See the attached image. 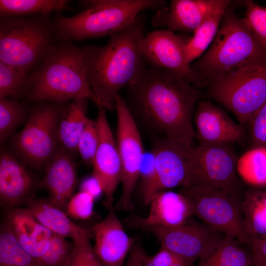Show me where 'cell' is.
I'll use <instances>...</instances> for the list:
<instances>
[{
  "label": "cell",
  "mask_w": 266,
  "mask_h": 266,
  "mask_svg": "<svg viewBox=\"0 0 266 266\" xmlns=\"http://www.w3.org/2000/svg\"><path fill=\"white\" fill-rule=\"evenodd\" d=\"M29 74L0 62V98L26 97L30 86Z\"/></svg>",
  "instance_id": "cell-32"
},
{
  "label": "cell",
  "mask_w": 266,
  "mask_h": 266,
  "mask_svg": "<svg viewBox=\"0 0 266 266\" xmlns=\"http://www.w3.org/2000/svg\"><path fill=\"white\" fill-rule=\"evenodd\" d=\"M95 253L103 266H124L125 260L136 242L125 232L114 208L100 222L91 226Z\"/></svg>",
  "instance_id": "cell-19"
},
{
  "label": "cell",
  "mask_w": 266,
  "mask_h": 266,
  "mask_svg": "<svg viewBox=\"0 0 266 266\" xmlns=\"http://www.w3.org/2000/svg\"><path fill=\"white\" fill-rule=\"evenodd\" d=\"M248 247L252 255V266H266V237L251 239Z\"/></svg>",
  "instance_id": "cell-41"
},
{
  "label": "cell",
  "mask_w": 266,
  "mask_h": 266,
  "mask_svg": "<svg viewBox=\"0 0 266 266\" xmlns=\"http://www.w3.org/2000/svg\"><path fill=\"white\" fill-rule=\"evenodd\" d=\"M29 77L26 97L29 101L62 104L69 100L87 99L96 103L87 78L83 46L72 42H55Z\"/></svg>",
  "instance_id": "cell-3"
},
{
  "label": "cell",
  "mask_w": 266,
  "mask_h": 266,
  "mask_svg": "<svg viewBox=\"0 0 266 266\" xmlns=\"http://www.w3.org/2000/svg\"><path fill=\"white\" fill-rule=\"evenodd\" d=\"M147 217H132L126 220L130 227L144 230L148 227L170 229L180 226L194 212L191 203L179 192L165 191L154 195L149 204Z\"/></svg>",
  "instance_id": "cell-18"
},
{
  "label": "cell",
  "mask_w": 266,
  "mask_h": 266,
  "mask_svg": "<svg viewBox=\"0 0 266 266\" xmlns=\"http://www.w3.org/2000/svg\"><path fill=\"white\" fill-rule=\"evenodd\" d=\"M44 171L40 188H45L49 194V200L65 211L77 181L76 166L71 153L60 146Z\"/></svg>",
  "instance_id": "cell-21"
},
{
  "label": "cell",
  "mask_w": 266,
  "mask_h": 266,
  "mask_svg": "<svg viewBox=\"0 0 266 266\" xmlns=\"http://www.w3.org/2000/svg\"><path fill=\"white\" fill-rule=\"evenodd\" d=\"M244 2L246 10L243 21L257 41L266 48V7L252 0Z\"/></svg>",
  "instance_id": "cell-36"
},
{
  "label": "cell",
  "mask_w": 266,
  "mask_h": 266,
  "mask_svg": "<svg viewBox=\"0 0 266 266\" xmlns=\"http://www.w3.org/2000/svg\"><path fill=\"white\" fill-rule=\"evenodd\" d=\"M179 192L191 203L194 216L204 224L248 246L250 240L241 209L243 193L203 187H182Z\"/></svg>",
  "instance_id": "cell-9"
},
{
  "label": "cell",
  "mask_w": 266,
  "mask_h": 266,
  "mask_svg": "<svg viewBox=\"0 0 266 266\" xmlns=\"http://www.w3.org/2000/svg\"><path fill=\"white\" fill-rule=\"evenodd\" d=\"M236 170L246 182L257 186L266 185V147H256L237 160Z\"/></svg>",
  "instance_id": "cell-29"
},
{
  "label": "cell",
  "mask_w": 266,
  "mask_h": 266,
  "mask_svg": "<svg viewBox=\"0 0 266 266\" xmlns=\"http://www.w3.org/2000/svg\"><path fill=\"white\" fill-rule=\"evenodd\" d=\"M241 209L250 240L266 237V190L250 189L244 192Z\"/></svg>",
  "instance_id": "cell-27"
},
{
  "label": "cell",
  "mask_w": 266,
  "mask_h": 266,
  "mask_svg": "<svg viewBox=\"0 0 266 266\" xmlns=\"http://www.w3.org/2000/svg\"><path fill=\"white\" fill-rule=\"evenodd\" d=\"M125 88L123 98L138 128L153 138L193 144V116L200 96L197 87L177 74L146 63Z\"/></svg>",
  "instance_id": "cell-1"
},
{
  "label": "cell",
  "mask_w": 266,
  "mask_h": 266,
  "mask_svg": "<svg viewBox=\"0 0 266 266\" xmlns=\"http://www.w3.org/2000/svg\"><path fill=\"white\" fill-rule=\"evenodd\" d=\"M220 0H172L157 10L151 19L156 27L172 31L194 32L210 14Z\"/></svg>",
  "instance_id": "cell-20"
},
{
  "label": "cell",
  "mask_w": 266,
  "mask_h": 266,
  "mask_svg": "<svg viewBox=\"0 0 266 266\" xmlns=\"http://www.w3.org/2000/svg\"><path fill=\"white\" fill-rule=\"evenodd\" d=\"M237 157L231 144L193 145L184 187H203L241 192Z\"/></svg>",
  "instance_id": "cell-10"
},
{
  "label": "cell",
  "mask_w": 266,
  "mask_h": 266,
  "mask_svg": "<svg viewBox=\"0 0 266 266\" xmlns=\"http://www.w3.org/2000/svg\"><path fill=\"white\" fill-rule=\"evenodd\" d=\"M80 191L90 194L95 199L100 197L103 193L98 181L93 175L85 178L82 181L80 185Z\"/></svg>",
  "instance_id": "cell-42"
},
{
  "label": "cell",
  "mask_w": 266,
  "mask_h": 266,
  "mask_svg": "<svg viewBox=\"0 0 266 266\" xmlns=\"http://www.w3.org/2000/svg\"><path fill=\"white\" fill-rule=\"evenodd\" d=\"M193 124L199 145L232 144L240 142L244 128L233 121L223 110L208 101H199Z\"/></svg>",
  "instance_id": "cell-17"
},
{
  "label": "cell",
  "mask_w": 266,
  "mask_h": 266,
  "mask_svg": "<svg viewBox=\"0 0 266 266\" xmlns=\"http://www.w3.org/2000/svg\"><path fill=\"white\" fill-rule=\"evenodd\" d=\"M193 145L167 138L153 139L151 151L156 167L155 194L185 186Z\"/></svg>",
  "instance_id": "cell-15"
},
{
  "label": "cell",
  "mask_w": 266,
  "mask_h": 266,
  "mask_svg": "<svg viewBox=\"0 0 266 266\" xmlns=\"http://www.w3.org/2000/svg\"><path fill=\"white\" fill-rule=\"evenodd\" d=\"M61 104L37 103L30 109L23 128L12 137L16 154L33 169L45 170L60 147L58 127L64 109Z\"/></svg>",
  "instance_id": "cell-8"
},
{
  "label": "cell",
  "mask_w": 266,
  "mask_h": 266,
  "mask_svg": "<svg viewBox=\"0 0 266 266\" xmlns=\"http://www.w3.org/2000/svg\"><path fill=\"white\" fill-rule=\"evenodd\" d=\"M0 266H43L19 244L2 223L0 229Z\"/></svg>",
  "instance_id": "cell-30"
},
{
  "label": "cell",
  "mask_w": 266,
  "mask_h": 266,
  "mask_svg": "<svg viewBox=\"0 0 266 266\" xmlns=\"http://www.w3.org/2000/svg\"><path fill=\"white\" fill-rule=\"evenodd\" d=\"M143 230L153 234L163 247L193 265L210 242L219 234L205 224L189 219L176 227H148Z\"/></svg>",
  "instance_id": "cell-16"
},
{
  "label": "cell",
  "mask_w": 266,
  "mask_h": 266,
  "mask_svg": "<svg viewBox=\"0 0 266 266\" xmlns=\"http://www.w3.org/2000/svg\"><path fill=\"white\" fill-rule=\"evenodd\" d=\"M184 35H177L170 30L147 33L140 43L141 55L148 65L177 74L197 88L199 79L186 62Z\"/></svg>",
  "instance_id": "cell-12"
},
{
  "label": "cell",
  "mask_w": 266,
  "mask_h": 266,
  "mask_svg": "<svg viewBox=\"0 0 266 266\" xmlns=\"http://www.w3.org/2000/svg\"></svg>",
  "instance_id": "cell-43"
},
{
  "label": "cell",
  "mask_w": 266,
  "mask_h": 266,
  "mask_svg": "<svg viewBox=\"0 0 266 266\" xmlns=\"http://www.w3.org/2000/svg\"><path fill=\"white\" fill-rule=\"evenodd\" d=\"M91 230L77 233L72 239L73 251L67 266H103L97 258L91 243Z\"/></svg>",
  "instance_id": "cell-35"
},
{
  "label": "cell",
  "mask_w": 266,
  "mask_h": 266,
  "mask_svg": "<svg viewBox=\"0 0 266 266\" xmlns=\"http://www.w3.org/2000/svg\"><path fill=\"white\" fill-rule=\"evenodd\" d=\"M230 1L220 0L210 14L195 31L192 37L184 35V57L188 65L200 58L211 45Z\"/></svg>",
  "instance_id": "cell-25"
},
{
  "label": "cell",
  "mask_w": 266,
  "mask_h": 266,
  "mask_svg": "<svg viewBox=\"0 0 266 266\" xmlns=\"http://www.w3.org/2000/svg\"><path fill=\"white\" fill-rule=\"evenodd\" d=\"M249 125L254 145L266 147V102L256 113Z\"/></svg>",
  "instance_id": "cell-40"
},
{
  "label": "cell",
  "mask_w": 266,
  "mask_h": 266,
  "mask_svg": "<svg viewBox=\"0 0 266 266\" xmlns=\"http://www.w3.org/2000/svg\"><path fill=\"white\" fill-rule=\"evenodd\" d=\"M95 199L82 191L73 195L67 203L65 212L71 218L86 220L93 214Z\"/></svg>",
  "instance_id": "cell-39"
},
{
  "label": "cell",
  "mask_w": 266,
  "mask_h": 266,
  "mask_svg": "<svg viewBox=\"0 0 266 266\" xmlns=\"http://www.w3.org/2000/svg\"><path fill=\"white\" fill-rule=\"evenodd\" d=\"M115 109L117 117V140L121 165L122 193L116 208L131 210L133 208V194L139 179L140 170L145 150L139 129L124 99L118 96Z\"/></svg>",
  "instance_id": "cell-11"
},
{
  "label": "cell",
  "mask_w": 266,
  "mask_h": 266,
  "mask_svg": "<svg viewBox=\"0 0 266 266\" xmlns=\"http://www.w3.org/2000/svg\"><path fill=\"white\" fill-rule=\"evenodd\" d=\"M141 191L145 204H149L155 194L156 173L154 156L152 151L145 152L140 170Z\"/></svg>",
  "instance_id": "cell-37"
},
{
  "label": "cell",
  "mask_w": 266,
  "mask_h": 266,
  "mask_svg": "<svg viewBox=\"0 0 266 266\" xmlns=\"http://www.w3.org/2000/svg\"><path fill=\"white\" fill-rule=\"evenodd\" d=\"M212 97L249 124L266 102V59L245 63L209 86Z\"/></svg>",
  "instance_id": "cell-7"
},
{
  "label": "cell",
  "mask_w": 266,
  "mask_h": 266,
  "mask_svg": "<svg viewBox=\"0 0 266 266\" xmlns=\"http://www.w3.org/2000/svg\"><path fill=\"white\" fill-rule=\"evenodd\" d=\"M24 208L53 233L72 239L77 233L90 230L73 223L65 211L54 204L48 198H34Z\"/></svg>",
  "instance_id": "cell-24"
},
{
  "label": "cell",
  "mask_w": 266,
  "mask_h": 266,
  "mask_svg": "<svg viewBox=\"0 0 266 266\" xmlns=\"http://www.w3.org/2000/svg\"><path fill=\"white\" fill-rule=\"evenodd\" d=\"M30 110L18 100L0 98V140L14 135L17 129L27 119Z\"/></svg>",
  "instance_id": "cell-31"
},
{
  "label": "cell",
  "mask_w": 266,
  "mask_h": 266,
  "mask_svg": "<svg viewBox=\"0 0 266 266\" xmlns=\"http://www.w3.org/2000/svg\"><path fill=\"white\" fill-rule=\"evenodd\" d=\"M124 266H190V265L183 259L162 247L156 254L149 256L140 244L135 242Z\"/></svg>",
  "instance_id": "cell-33"
},
{
  "label": "cell",
  "mask_w": 266,
  "mask_h": 266,
  "mask_svg": "<svg viewBox=\"0 0 266 266\" xmlns=\"http://www.w3.org/2000/svg\"><path fill=\"white\" fill-rule=\"evenodd\" d=\"M88 99H80L72 101L61 114L58 127L60 146L69 152L77 151V143L89 118L87 116Z\"/></svg>",
  "instance_id": "cell-26"
},
{
  "label": "cell",
  "mask_w": 266,
  "mask_h": 266,
  "mask_svg": "<svg viewBox=\"0 0 266 266\" xmlns=\"http://www.w3.org/2000/svg\"><path fill=\"white\" fill-rule=\"evenodd\" d=\"M244 246L231 236L219 234L204 249L197 266H251V252Z\"/></svg>",
  "instance_id": "cell-23"
},
{
  "label": "cell",
  "mask_w": 266,
  "mask_h": 266,
  "mask_svg": "<svg viewBox=\"0 0 266 266\" xmlns=\"http://www.w3.org/2000/svg\"><path fill=\"white\" fill-rule=\"evenodd\" d=\"M66 238L53 233L45 250L36 259L37 262L43 266H67L73 251L74 243Z\"/></svg>",
  "instance_id": "cell-34"
},
{
  "label": "cell",
  "mask_w": 266,
  "mask_h": 266,
  "mask_svg": "<svg viewBox=\"0 0 266 266\" xmlns=\"http://www.w3.org/2000/svg\"><path fill=\"white\" fill-rule=\"evenodd\" d=\"M68 3L65 0H0V17L48 15L67 9Z\"/></svg>",
  "instance_id": "cell-28"
},
{
  "label": "cell",
  "mask_w": 266,
  "mask_h": 266,
  "mask_svg": "<svg viewBox=\"0 0 266 266\" xmlns=\"http://www.w3.org/2000/svg\"><path fill=\"white\" fill-rule=\"evenodd\" d=\"M228 7L210 47L197 62L190 65L200 87L220 81L245 63L266 59V48L257 41L242 18Z\"/></svg>",
  "instance_id": "cell-5"
},
{
  "label": "cell",
  "mask_w": 266,
  "mask_h": 266,
  "mask_svg": "<svg viewBox=\"0 0 266 266\" xmlns=\"http://www.w3.org/2000/svg\"><path fill=\"white\" fill-rule=\"evenodd\" d=\"M145 23L139 14L126 28L111 35L104 45L83 46L87 78L96 106L115 110L120 92L144 67L140 46Z\"/></svg>",
  "instance_id": "cell-2"
},
{
  "label": "cell",
  "mask_w": 266,
  "mask_h": 266,
  "mask_svg": "<svg viewBox=\"0 0 266 266\" xmlns=\"http://www.w3.org/2000/svg\"><path fill=\"white\" fill-rule=\"evenodd\" d=\"M5 149L0 155V202L3 211L26 205L35 198L40 181Z\"/></svg>",
  "instance_id": "cell-14"
},
{
  "label": "cell",
  "mask_w": 266,
  "mask_h": 266,
  "mask_svg": "<svg viewBox=\"0 0 266 266\" xmlns=\"http://www.w3.org/2000/svg\"><path fill=\"white\" fill-rule=\"evenodd\" d=\"M99 145V134L96 122L88 119L77 143V150L82 160L92 164Z\"/></svg>",
  "instance_id": "cell-38"
},
{
  "label": "cell",
  "mask_w": 266,
  "mask_h": 266,
  "mask_svg": "<svg viewBox=\"0 0 266 266\" xmlns=\"http://www.w3.org/2000/svg\"><path fill=\"white\" fill-rule=\"evenodd\" d=\"M84 9L69 17L53 20L54 40L79 41L112 35L128 26L142 11L158 10L167 5L162 0L80 1Z\"/></svg>",
  "instance_id": "cell-4"
},
{
  "label": "cell",
  "mask_w": 266,
  "mask_h": 266,
  "mask_svg": "<svg viewBox=\"0 0 266 266\" xmlns=\"http://www.w3.org/2000/svg\"><path fill=\"white\" fill-rule=\"evenodd\" d=\"M96 124L99 145L92 162L93 175L98 181L105 196L104 205L108 211L113 209V196L121 182L122 165L117 142L106 117V110L97 106Z\"/></svg>",
  "instance_id": "cell-13"
},
{
  "label": "cell",
  "mask_w": 266,
  "mask_h": 266,
  "mask_svg": "<svg viewBox=\"0 0 266 266\" xmlns=\"http://www.w3.org/2000/svg\"><path fill=\"white\" fill-rule=\"evenodd\" d=\"M3 212L2 223L9 229L19 244L36 259L40 257L53 233L24 207Z\"/></svg>",
  "instance_id": "cell-22"
},
{
  "label": "cell",
  "mask_w": 266,
  "mask_h": 266,
  "mask_svg": "<svg viewBox=\"0 0 266 266\" xmlns=\"http://www.w3.org/2000/svg\"><path fill=\"white\" fill-rule=\"evenodd\" d=\"M54 36L48 15L0 17V62L29 73L41 63Z\"/></svg>",
  "instance_id": "cell-6"
}]
</instances>
